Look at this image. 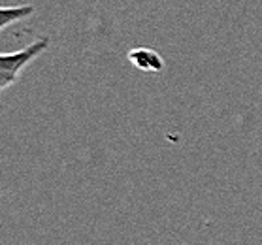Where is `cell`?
Wrapping results in <instances>:
<instances>
[{"label":"cell","mask_w":262,"mask_h":245,"mask_svg":"<svg viewBox=\"0 0 262 245\" xmlns=\"http://www.w3.org/2000/svg\"><path fill=\"white\" fill-rule=\"evenodd\" d=\"M49 48V38L42 36L34 40L32 43L25 46L19 51L13 53H0V93L8 87H12L13 83H17L19 76L25 68L38 59L42 53H46Z\"/></svg>","instance_id":"6da1fadb"},{"label":"cell","mask_w":262,"mask_h":245,"mask_svg":"<svg viewBox=\"0 0 262 245\" xmlns=\"http://www.w3.org/2000/svg\"><path fill=\"white\" fill-rule=\"evenodd\" d=\"M128 60H130V64L134 66V68L142 70V72H147V74H159L162 68H164L162 57L151 48L132 49L130 53H128Z\"/></svg>","instance_id":"7a4b0ae2"},{"label":"cell","mask_w":262,"mask_h":245,"mask_svg":"<svg viewBox=\"0 0 262 245\" xmlns=\"http://www.w3.org/2000/svg\"><path fill=\"white\" fill-rule=\"evenodd\" d=\"M34 13V6L21 4V6H0V32L10 25L21 23Z\"/></svg>","instance_id":"3957f363"}]
</instances>
